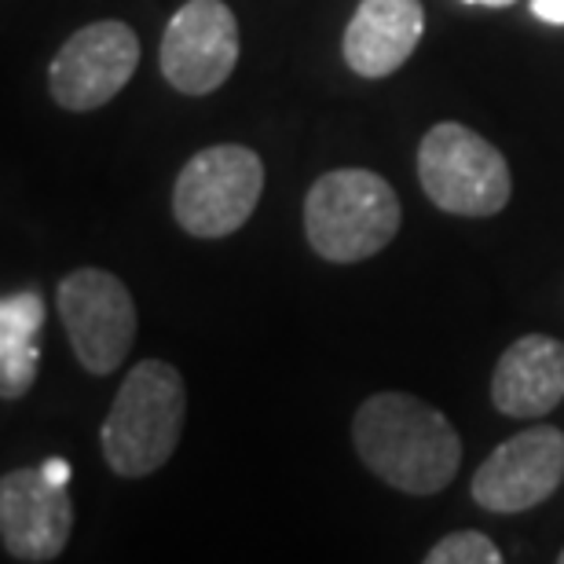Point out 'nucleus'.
<instances>
[{
	"instance_id": "obj_1",
	"label": "nucleus",
	"mask_w": 564,
	"mask_h": 564,
	"mask_svg": "<svg viewBox=\"0 0 564 564\" xmlns=\"http://www.w3.org/2000/svg\"><path fill=\"white\" fill-rule=\"evenodd\" d=\"M359 462L403 495L444 491L462 466V440L433 403L411 392H378L352 422Z\"/></svg>"
},
{
	"instance_id": "obj_16",
	"label": "nucleus",
	"mask_w": 564,
	"mask_h": 564,
	"mask_svg": "<svg viewBox=\"0 0 564 564\" xmlns=\"http://www.w3.org/2000/svg\"><path fill=\"white\" fill-rule=\"evenodd\" d=\"M41 469H44V477H48V480L63 484V488H70V477H74V473H70V462H66V458H48Z\"/></svg>"
},
{
	"instance_id": "obj_3",
	"label": "nucleus",
	"mask_w": 564,
	"mask_h": 564,
	"mask_svg": "<svg viewBox=\"0 0 564 564\" xmlns=\"http://www.w3.org/2000/svg\"><path fill=\"white\" fill-rule=\"evenodd\" d=\"M400 198L386 176L370 169H334L304 198L308 246L330 264H359L397 239Z\"/></svg>"
},
{
	"instance_id": "obj_14",
	"label": "nucleus",
	"mask_w": 564,
	"mask_h": 564,
	"mask_svg": "<svg viewBox=\"0 0 564 564\" xmlns=\"http://www.w3.org/2000/svg\"><path fill=\"white\" fill-rule=\"evenodd\" d=\"M425 564H502L499 546L480 532H451L425 554Z\"/></svg>"
},
{
	"instance_id": "obj_8",
	"label": "nucleus",
	"mask_w": 564,
	"mask_h": 564,
	"mask_svg": "<svg viewBox=\"0 0 564 564\" xmlns=\"http://www.w3.org/2000/svg\"><path fill=\"white\" fill-rule=\"evenodd\" d=\"M239 63V22L224 0H187L158 48L162 77L184 96H209Z\"/></svg>"
},
{
	"instance_id": "obj_13",
	"label": "nucleus",
	"mask_w": 564,
	"mask_h": 564,
	"mask_svg": "<svg viewBox=\"0 0 564 564\" xmlns=\"http://www.w3.org/2000/svg\"><path fill=\"white\" fill-rule=\"evenodd\" d=\"M44 301L41 293L19 290L0 301V397L22 400L37 381L41 367Z\"/></svg>"
},
{
	"instance_id": "obj_2",
	"label": "nucleus",
	"mask_w": 564,
	"mask_h": 564,
	"mask_svg": "<svg viewBox=\"0 0 564 564\" xmlns=\"http://www.w3.org/2000/svg\"><path fill=\"white\" fill-rule=\"evenodd\" d=\"M187 422V386L184 375L162 359H143L132 375L121 381L104 429L107 466L126 480L151 477L173 458Z\"/></svg>"
},
{
	"instance_id": "obj_12",
	"label": "nucleus",
	"mask_w": 564,
	"mask_h": 564,
	"mask_svg": "<svg viewBox=\"0 0 564 564\" xmlns=\"http://www.w3.org/2000/svg\"><path fill=\"white\" fill-rule=\"evenodd\" d=\"M422 33V0H359L341 44L348 70L367 77V82L397 74L419 48Z\"/></svg>"
},
{
	"instance_id": "obj_18",
	"label": "nucleus",
	"mask_w": 564,
	"mask_h": 564,
	"mask_svg": "<svg viewBox=\"0 0 564 564\" xmlns=\"http://www.w3.org/2000/svg\"><path fill=\"white\" fill-rule=\"evenodd\" d=\"M557 561H561V564H564V550H561V554H557Z\"/></svg>"
},
{
	"instance_id": "obj_6",
	"label": "nucleus",
	"mask_w": 564,
	"mask_h": 564,
	"mask_svg": "<svg viewBox=\"0 0 564 564\" xmlns=\"http://www.w3.org/2000/svg\"><path fill=\"white\" fill-rule=\"evenodd\" d=\"M55 308H59L77 364L88 375L107 378L126 364L132 337H137V304L115 272L77 268L55 290Z\"/></svg>"
},
{
	"instance_id": "obj_17",
	"label": "nucleus",
	"mask_w": 564,
	"mask_h": 564,
	"mask_svg": "<svg viewBox=\"0 0 564 564\" xmlns=\"http://www.w3.org/2000/svg\"><path fill=\"white\" fill-rule=\"evenodd\" d=\"M466 4H484V8H506V4H513V0H466Z\"/></svg>"
},
{
	"instance_id": "obj_10",
	"label": "nucleus",
	"mask_w": 564,
	"mask_h": 564,
	"mask_svg": "<svg viewBox=\"0 0 564 564\" xmlns=\"http://www.w3.org/2000/svg\"><path fill=\"white\" fill-rule=\"evenodd\" d=\"M74 502L63 484L44 477L41 466L8 469L0 480V539L11 561L44 564L70 543Z\"/></svg>"
},
{
	"instance_id": "obj_5",
	"label": "nucleus",
	"mask_w": 564,
	"mask_h": 564,
	"mask_svg": "<svg viewBox=\"0 0 564 564\" xmlns=\"http://www.w3.org/2000/svg\"><path fill=\"white\" fill-rule=\"evenodd\" d=\"M264 191L261 154L242 143H217L180 169L173 217L195 239H224L253 217Z\"/></svg>"
},
{
	"instance_id": "obj_7",
	"label": "nucleus",
	"mask_w": 564,
	"mask_h": 564,
	"mask_svg": "<svg viewBox=\"0 0 564 564\" xmlns=\"http://www.w3.org/2000/svg\"><path fill=\"white\" fill-rule=\"evenodd\" d=\"M140 66V37L129 22L99 19L74 30L48 66L52 99L63 110L85 115L110 104Z\"/></svg>"
},
{
	"instance_id": "obj_9",
	"label": "nucleus",
	"mask_w": 564,
	"mask_h": 564,
	"mask_svg": "<svg viewBox=\"0 0 564 564\" xmlns=\"http://www.w3.org/2000/svg\"><path fill=\"white\" fill-rule=\"evenodd\" d=\"M564 484V433L535 425L502 440L473 473V499L488 513H528Z\"/></svg>"
},
{
	"instance_id": "obj_4",
	"label": "nucleus",
	"mask_w": 564,
	"mask_h": 564,
	"mask_svg": "<svg viewBox=\"0 0 564 564\" xmlns=\"http://www.w3.org/2000/svg\"><path fill=\"white\" fill-rule=\"evenodd\" d=\"M425 198L455 217H495L513 195L502 151L458 121H440L419 143Z\"/></svg>"
},
{
	"instance_id": "obj_11",
	"label": "nucleus",
	"mask_w": 564,
	"mask_h": 564,
	"mask_svg": "<svg viewBox=\"0 0 564 564\" xmlns=\"http://www.w3.org/2000/svg\"><path fill=\"white\" fill-rule=\"evenodd\" d=\"M564 400V341L524 334L506 348L491 375V403L506 419H543Z\"/></svg>"
},
{
	"instance_id": "obj_15",
	"label": "nucleus",
	"mask_w": 564,
	"mask_h": 564,
	"mask_svg": "<svg viewBox=\"0 0 564 564\" xmlns=\"http://www.w3.org/2000/svg\"><path fill=\"white\" fill-rule=\"evenodd\" d=\"M532 15L550 26H564V0H532Z\"/></svg>"
}]
</instances>
